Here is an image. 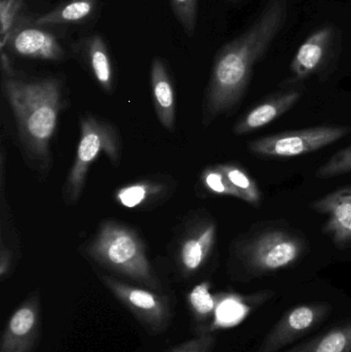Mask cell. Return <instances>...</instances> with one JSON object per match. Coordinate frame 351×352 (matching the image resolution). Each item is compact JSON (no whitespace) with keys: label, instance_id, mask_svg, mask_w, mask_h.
Here are the masks:
<instances>
[{"label":"cell","instance_id":"cell-1","mask_svg":"<svg viewBox=\"0 0 351 352\" xmlns=\"http://www.w3.org/2000/svg\"><path fill=\"white\" fill-rule=\"evenodd\" d=\"M288 18L286 0H268L261 16L216 54L205 101V120L234 109L245 95L253 66L269 49Z\"/></svg>","mask_w":351,"mask_h":352},{"label":"cell","instance_id":"cell-2","mask_svg":"<svg viewBox=\"0 0 351 352\" xmlns=\"http://www.w3.org/2000/svg\"><path fill=\"white\" fill-rule=\"evenodd\" d=\"M3 89L27 151L47 159L59 117L61 82L55 78L23 80L14 72L3 76Z\"/></svg>","mask_w":351,"mask_h":352},{"label":"cell","instance_id":"cell-3","mask_svg":"<svg viewBox=\"0 0 351 352\" xmlns=\"http://www.w3.org/2000/svg\"><path fill=\"white\" fill-rule=\"evenodd\" d=\"M87 252L93 260L109 270L152 289L160 287L146 258L144 242L135 232L125 226L105 221Z\"/></svg>","mask_w":351,"mask_h":352},{"label":"cell","instance_id":"cell-4","mask_svg":"<svg viewBox=\"0 0 351 352\" xmlns=\"http://www.w3.org/2000/svg\"><path fill=\"white\" fill-rule=\"evenodd\" d=\"M80 130L76 159L65 186L66 197L72 203L80 198L89 168L101 153H105L113 162L119 159V138L115 128L89 116L82 120Z\"/></svg>","mask_w":351,"mask_h":352},{"label":"cell","instance_id":"cell-5","mask_svg":"<svg viewBox=\"0 0 351 352\" xmlns=\"http://www.w3.org/2000/svg\"><path fill=\"white\" fill-rule=\"evenodd\" d=\"M348 126H319L298 131L282 132L249 142L251 154L266 158H292L331 146L350 133Z\"/></svg>","mask_w":351,"mask_h":352},{"label":"cell","instance_id":"cell-6","mask_svg":"<svg viewBox=\"0 0 351 352\" xmlns=\"http://www.w3.org/2000/svg\"><path fill=\"white\" fill-rule=\"evenodd\" d=\"M101 280L150 334H160L166 330L171 318L170 307L166 298L111 277L102 276Z\"/></svg>","mask_w":351,"mask_h":352},{"label":"cell","instance_id":"cell-7","mask_svg":"<svg viewBox=\"0 0 351 352\" xmlns=\"http://www.w3.org/2000/svg\"><path fill=\"white\" fill-rule=\"evenodd\" d=\"M303 252L299 238L282 231L257 236L247 246L245 256L253 270L269 272L294 264Z\"/></svg>","mask_w":351,"mask_h":352},{"label":"cell","instance_id":"cell-8","mask_svg":"<svg viewBox=\"0 0 351 352\" xmlns=\"http://www.w3.org/2000/svg\"><path fill=\"white\" fill-rule=\"evenodd\" d=\"M33 16L19 27L1 51L25 59L59 62L66 58V52L59 38L49 27L35 23Z\"/></svg>","mask_w":351,"mask_h":352},{"label":"cell","instance_id":"cell-9","mask_svg":"<svg viewBox=\"0 0 351 352\" xmlns=\"http://www.w3.org/2000/svg\"><path fill=\"white\" fill-rule=\"evenodd\" d=\"M41 324L38 296H31L10 316L0 352L32 351L41 333Z\"/></svg>","mask_w":351,"mask_h":352},{"label":"cell","instance_id":"cell-10","mask_svg":"<svg viewBox=\"0 0 351 352\" xmlns=\"http://www.w3.org/2000/svg\"><path fill=\"white\" fill-rule=\"evenodd\" d=\"M328 314L325 305H302L294 308L282 316L275 328L270 332L259 352H275L293 342L301 335L319 324Z\"/></svg>","mask_w":351,"mask_h":352},{"label":"cell","instance_id":"cell-11","mask_svg":"<svg viewBox=\"0 0 351 352\" xmlns=\"http://www.w3.org/2000/svg\"><path fill=\"white\" fill-rule=\"evenodd\" d=\"M313 208L329 217L324 233L338 245L351 242V186L340 188L313 203Z\"/></svg>","mask_w":351,"mask_h":352},{"label":"cell","instance_id":"cell-12","mask_svg":"<svg viewBox=\"0 0 351 352\" xmlns=\"http://www.w3.org/2000/svg\"><path fill=\"white\" fill-rule=\"evenodd\" d=\"M76 56L82 60L99 86L111 92L115 84V67L104 37L92 33L78 39L72 45Z\"/></svg>","mask_w":351,"mask_h":352},{"label":"cell","instance_id":"cell-13","mask_svg":"<svg viewBox=\"0 0 351 352\" xmlns=\"http://www.w3.org/2000/svg\"><path fill=\"white\" fill-rule=\"evenodd\" d=\"M300 97L301 92L292 90L278 93L266 99L237 122L234 126V133L242 135L268 125L294 107Z\"/></svg>","mask_w":351,"mask_h":352},{"label":"cell","instance_id":"cell-14","mask_svg":"<svg viewBox=\"0 0 351 352\" xmlns=\"http://www.w3.org/2000/svg\"><path fill=\"white\" fill-rule=\"evenodd\" d=\"M150 82L155 109L163 127L173 130L175 123V95L168 66L163 58L155 57L150 67Z\"/></svg>","mask_w":351,"mask_h":352},{"label":"cell","instance_id":"cell-15","mask_svg":"<svg viewBox=\"0 0 351 352\" xmlns=\"http://www.w3.org/2000/svg\"><path fill=\"white\" fill-rule=\"evenodd\" d=\"M216 226L207 223L188 234L179 248V263L187 274L199 270L207 260L216 241Z\"/></svg>","mask_w":351,"mask_h":352},{"label":"cell","instance_id":"cell-16","mask_svg":"<svg viewBox=\"0 0 351 352\" xmlns=\"http://www.w3.org/2000/svg\"><path fill=\"white\" fill-rule=\"evenodd\" d=\"M333 30L319 29L304 41L293 60L291 70L294 80H301L317 72L327 56Z\"/></svg>","mask_w":351,"mask_h":352},{"label":"cell","instance_id":"cell-17","mask_svg":"<svg viewBox=\"0 0 351 352\" xmlns=\"http://www.w3.org/2000/svg\"><path fill=\"white\" fill-rule=\"evenodd\" d=\"M100 8V0H64L47 14L36 16L35 23L41 26L84 25L90 22Z\"/></svg>","mask_w":351,"mask_h":352},{"label":"cell","instance_id":"cell-18","mask_svg":"<svg viewBox=\"0 0 351 352\" xmlns=\"http://www.w3.org/2000/svg\"><path fill=\"white\" fill-rule=\"evenodd\" d=\"M249 311L251 308L242 301L241 298L234 295L220 296L216 298L212 330L237 326L247 318Z\"/></svg>","mask_w":351,"mask_h":352},{"label":"cell","instance_id":"cell-19","mask_svg":"<svg viewBox=\"0 0 351 352\" xmlns=\"http://www.w3.org/2000/svg\"><path fill=\"white\" fill-rule=\"evenodd\" d=\"M166 190L164 184L157 182H140L120 188L115 200L126 208H137L146 203L162 196Z\"/></svg>","mask_w":351,"mask_h":352},{"label":"cell","instance_id":"cell-20","mask_svg":"<svg viewBox=\"0 0 351 352\" xmlns=\"http://www.w3.org/2000/svg\"><path fill=\"white\" fill-rule=\"evenodd\" d=\"M27 0H0V50L12 33L32 18L26 10Z\"/></svg>","mask_w":351,"mask_h":352},{"label":"cell","instance_id":"cell-21","mask_svg":"<svg viewBox=\"0 0 351 352\" xmlns=\"http://www.w3.org/2000/svg\"><path fill=\"white\" fill-rule=\"evenodd\" d=\"M218 167L238 192L239 199L247 201L253 206H259L261 203V190L257 182L245 169L233 164L218 165Z\"/></svg>","mask_w":351,"mask_h":352},{"label":"cell","instance_id":"cell-22","mask_svg":"<svg viewBox=\"0 0 351 352\" xmlns=\"http://www.w3.org/2000/svg\"><path fill=\"white\" fill-rule=\"evenodd\" d=\"M210 285L202 283L196 285L189 295V303L196 320L205 322L214 316L216 298L210 294Z\"/></svg>","mask_w":351,"mask_h":352},{"label":"cell","instance_id":"cell-23","mask_svg":"<svg viewBox=\"0 0 351 352\" xmlns=\"http://www.w3.org/2000/svg\"><path fill=\"white\" fill-rule=\"evenodd\" d=\"M173 16L188 37L194 36L197 28L199 0H169Z\"/></svg>","mask_w":351,"mask_h":352},{"label":"cell","instance_id":"cell-24","mask_svg":"<svg viewBox=\"0 0 351 352\" xmlns=\"http://www.w3.org/2000/svg\"><path fill=\"white\" fill-rule=\"evenodd\" d=\"M311 352H351V324L335 329L317 340Z\"/></svg>","mask_w":351,"mask_h":352},{"label":"cell","instance_id":"cell-25","mask_svg":"<svg viewBox=\"0 0 351 352\" xmlns=\"http://www.w3.org/2000/svg\"><path fill=\"white\" fill-rule=\"evenodd\" d=\"M201 179L204 188L212 194L239 198L238 192L218 166L205 169L202 173Z\"/></svg>","mask_w":351,"mask_h":352},{"label":"cell","instance_id":"cell-26","mask_svg":"<svg viewBox=\"0 0 351 352\" xmlns=\"http://www.w3.org/2000/svg\"><path fill=\"white\" fill-rule=\"evenodd\" d=\"M351 173V146L339 151L317 171V178L327 179Z\"/></svg>","mask_w":351,"mask_h":352},{"label":"cell","instance_id":"cell-27","mask_svg":"<svg viewBox=\"0 0 351 352\" xmlns=\"http://www.w3.org/2000/svg\"><path fill=\"white\" fill-rule=\"evenodd\" d=\"M216 338L212 335H202L193 340L183 343L172 352H210Z\"/></svg>","mask_w":351,"mask_h":352},{"label":"cell","instance_id":"cell-28","mask_svg":"<svg viewBox=\"0 0 351 352\" xmlns=\"http://www.w3.org/2000/svg\"><path fill=\"white\" fill-rule=\"evenodd\" d=\"M10 265H12V254L10 250L2 244L0 250V275L1 278H5L6 275L10 272Z\"/></svg>","mask_w":351,"mask_h":352},{"label":"cell","instance_id":"cell-29","mask_svg":"<svg viewBox=\"0 0 351 352\" xmlns=\"http://www.w3.org/2000/svg\"><path fill=\"white\" fill-rule=\"evenodd\" d=\"M317 340V339H315V340L310 341V342L305 343V344L301 345V346L297 347V349H293L290 352H311Z\"/></svg>","mask_w":351,"mask_h":352},{"label":"cell","instance_id":"cell-30","mask_svg":"<svg viewBox=\"0 0 351 352\" xmlns=\"http://www.w3.org/2000/svg\"><path fill=\"white\" fill-rule=\"evenodd\" d=\"M231 3H240V2L247 1V0H228Z\"/></svg>","mask_w":351,"mask_h":352}]
</instances>
